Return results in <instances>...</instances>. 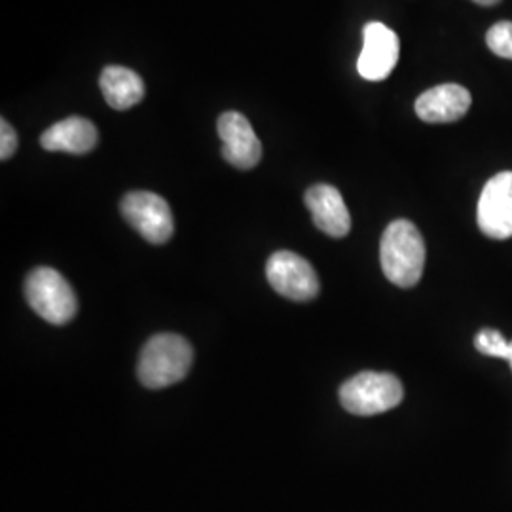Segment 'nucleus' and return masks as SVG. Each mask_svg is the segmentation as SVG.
I'll return each instance as SVG.
<instances>
[{"instance_id": "obj_10", "label": "nucleus", "mask_w": 512, "mask_h": 512, "mask_svg": "<svg viewBox=\"0 0 512 512\" xmlns=\"http://www.w3.org/2000/svg\"><path fill=\"white\" fill-rule=\"evenodd\" d=\"M306 205L315 226L330 238H346L351 230L348 207L338 188L315 184L306 192Z\"/></svg>"}, {"instance_id": "obj_17", "label": "nucleus", "mask_w": 512, "mask_h": 512, "mask_svg": "<svg viewBox=\"0 0 512 512\" xmlns=\"http://www.w3.org/2000/svg\"><path fill=\"white\" fill-rule=\"evenodd\" d=\"M476 4H480V6H494L497 2H501V0H475Z\"/></svg>"}, {"instance_id": "obj_13", "label": "nucleus", "mask_w": 512, "mask_h": 512, "mask_svg": "<svg viewBox=\"0 0 512 512\" xmlns=\"http://www.w3.org/2000/svg\"><path fill=\"white\" fill-rule=\"evenodd\" d=\"M99 84L105 101L114 110L131 109L145 97V82L128 67L110 65L101 73Z\"/></svg>"}, {"instance_id": "obj_12", "label": "nucleus", "mask_w": 512, "mask_h": 512, "mask_svg": "<svg viewBox=\"0 0 512 512\" xmlns=\"http://www.w3.org/2000/svg\"><path fill=\"white\" fill-rule=\"evenodd\" d=\"M99 133L88 118L71 116L46 129L40 137V145L48 152L88 154L97 147Z\"/></svg>"}, {"instance_id": "obj_11", "label": "nucleus", "mask_w": 512, "mask_h": 512, "mask_svg": "<svg viewBox=\"0 0 512 512\" xmlns=\"http://www.w3.org/2000/svg\"><path fill=\"white\" fill-rule=\"evenodd\" d=\"M471 109V93L459 84H442L416 99V114L427 124H452Z\"/></svg>"}, {"instance_id": "obj_16", "label": "nucleus", "mask_w": 512, "mask_h": 512, "mask_svg": "<svg viewBox=\"0 0 512 512\" xmlns=\"http://www.w3.org/2000/svg\"><path fill=\"white\" fill-rule=\"evenodd\" d=\"M16 150H18V135L6 120H2L0 122V158L6 162L16 154Z\"/></svg>"}, {"instance_id": "obj_4", "label": "nucleus", "mask_w": 512, "mask_h": 512, "mask_svg": "<svg viewBox=\"0 0 512 512\" xmlns=\"http://www.w3.org/2000/svg\"><path fill=\"white\" fill-rule=\"evenodd\" d=\"M25 298L33 311L52 325H67L78 310L69 281L54 268H37L25 279Z\"/></svg>"}, {"instance_id": "obj_9", "label": "nucleus", "mask_w": 512, "mask_h": 512, "mask_svg": "<svg viewBox=\"0 0 512 512\" xmlns=\"http://www.w3.org/2000/svg\"><path fill=\"white\" fill-rule=\"evenodd\" d=\"M222 156L238 169H253L262 158V143L251 122L236 110L224 112L217 122Z\"/></svg>"}, {"instance_id": "obj_8", "label": "nucleus", "mask_w": 512, "mask_h": 512, "mask_svg": "<svg viewBox=\"0 0 512 512\" xmlns=\"http://www.w3.org/2000/svg\"><path fill=\"white\" fill-rule=\"evenodd\" d=\"M401 54V42L387 25L380 21L366 23L363 50L357 59V71L370 82L385 80L393 73Z\"/></svg>"}, {"instance_id": "obj_7", "label": "nucleus", "mask_w": 512, "mask_h": 512, "mask_svg": "<svg viewBox=\"0 0 512 512\" xmlns=\"http://www.w3.org/2000/svg\"><path fill=\"white\" fill-rule=\"evenodd\" d=\"M476 222L488 238H512V171H501L486 183L476 207Z\"/></svg>"}, {"instance_id": "obj_15", "label": "nucleus", "mask_w": 512, "mask_h": 512, "mask_svg": "<svg viewBox=\"0 0 512 512\" xmlns=\"http://www.w3.org/2000/svg\"><path fill=\"white\" fill-rule=\"evenodd\" d=\"M486 44L495 55L512 59V21H499L488 31Z\"/></svg>"}, {"instance_id": "obj_2", "label": "nucleus", "mask_w": 512, "mask_h": 512, "mask_svg": "<svg viewBox=\"0 0 512 512\" xmlns=\"http://www.w3.org/2000/svg\"><path fill=\"white\" fill-rule=\"evenodd\" d=\"M194 351L179 334H156L141 351L137 376L148 389H164L179 384L192 368Z\"/></svg>"}, {"instance_id": "obj_5", "label": "nucleus", "mask_w": 512, "mask_h": 512, "mask_svg": "<svg viewBox=\"0 0 512 512\" xmlns=\"http://www.w3.org/2000/svg\"><path fill=\"white\" fill-rule=\"evenodd\" d=\"M120 209L129 226H133L152 245H164L175 232L171 207L158 194L145 190L129 192Z\"/></svg>"}, {"instance_id": "obj_1", "label": "nucleus", "mask_w": 512, "mask_h": 512, "mask_svg": "<svg viewBox=\"0 0 512 512\" xmlns=\"http://www.w3.org/2000/svg\"><path fill=\"white\" fill-rule=\"evenodd\" d=\"M380 262L384 275L401 289L420 283L425 266V243L420 230L410 220H393L385 228L380 243Z\"/></svg>"}, {"instance_id": "obj_14", "label": "nucleus", "mask_w": 512, "mask_h": 512, "mask_svg": "<svg viewBox=\"0 0 512 512\" xmlns=\"http://www.w3.org/2000/svg\"><path fill=\"white\" fill-rule=\"evenodd\" d=\"M475 348L486 357L505 359L512 368V340L507 342L499 330H480L475 336Z\"/></svg>"}, {"instance_id": "obj_3", "label": "nucleus", "mask_w": 512, "mask_h": 512, "mask_svg": "<svg viewBox=\"0 0 512 512\" xmlns=\"http://www.w3.org/2000/svg\"><path fill=\"white\" fill-rule=\"evenodd\" d=\"M404 387L395 374L361 372L340 387V403L353 416H378L403 403Z\"/></svg>"}, {"instance_id": "obj_6", "label": "nucleus", "mask_w": 512, "mask_h": 512, "mask_svg": "<svg viewBox=\"0 0 512 512\" xmlns=\"http://www.w3.org/2000/svg\"><path fill=\"white\" fill-rule=\"evenodd\" d=\"M266 277L275 293L294 302H308L319 294V279L310 262L291 251H277L270 256Z\"/></svg>"}]
</instances>
